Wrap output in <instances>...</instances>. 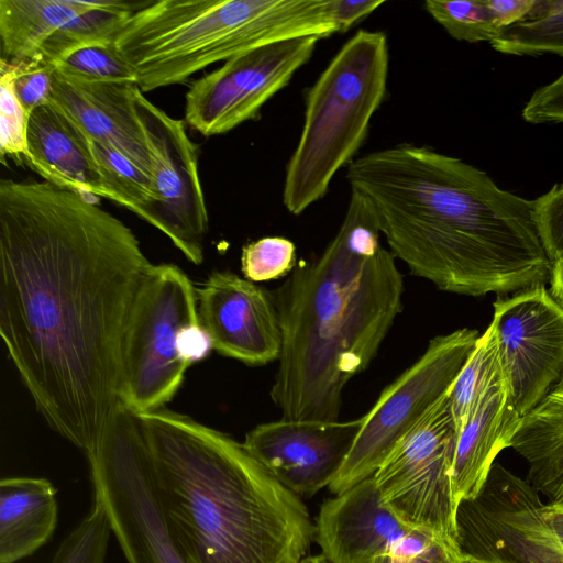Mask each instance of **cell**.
Returning a JSON list of instances; mask_svg holds the SVG:
<instances>
[{"mask_svg":"<svg viewBox=\"0 0 563 563\" xmlns=\"http://www.w3.org/2000/svg\"><path fill=\"white\" fill-rule=\"evenodd\" d=\"M550 292L563 306V257L552 263Z\"/></svg>","mask_w":563,"mask_h":563,"instance_id":"40","label":"cell"},{"mask_svg":"<svg viewBox=\"0 0 563 563\" xmlns=\"http://www.w3.org/2000/svg\"><path fill=\"white\" fill-rule=\"evenodd\" d=\"M334 0H158L130 14L114 45L140 90L186 82L217 62L291 38L341 33Z\"/></svg>","mask_w":563,"mask_h":563,"instance_id":"5","label":"cell"},{"mask_svg":"<svg viewBox=\"0 0 563 563\" xmlns=\"http://www.w3.org/2000/svg\"><path fill=\"white\" fill-rule=\"evenodd\" d=\"M13 66L14 92L30 115L35 109L51 101L55 67L38 58Z\"/></svg>","mask_w":563,"mask_h":563,"instance_id":"33","label":"cell"},{"mask_svg":"<svg viewBox=\"0 0 563 563\" xmlns=\"http://www.w3.org/2000/svg\"><path fill=\"white\" fill-rule=\"evenodd\" d=\"M521 115L532 124L563 123V73L531 95Z\"/></svg>","mask_w":563,"mask_h":563,"instance_id":"34","label":"cell"},{"mask_svg":"<svg viewBox=\"0 0 563 563\" xmlns=\"http://www.w3.org/2000/svg\"><path fill=\"white\" fill-rule=\"evenodd\" d=\"M495 328L479 335L468 360L449 391L451 412L457 433L481 397L501 378Z\"/></svg>","mask_w":563,"mask_h":563,"instance_id":"24","label":"cell"},{"mask_svg":"<svg viewBox=\"0 0 563 563\" xmlns=\"http://www.w3.org/2000/svg\"><path fill=\"white\" fill-rule=\"evenodd\" d=\"M539 236L551 263L563 257V183L532 200Z\"/></svg>","mask_w":563,"mask_h":563,"instance_id":"32","label":"cell"},{"mask_svg":"<svg viewBox=\"0 0 563 563\" xmlns=\"http://www.w3.org/2000/svg\"><path fill=\"white\" fill-rule=\"evenodd\" d=\"M516 437L528 450L563 464V374L542 402L522 419Z\"/></svg>","mask_w":563,"mask_h":563,"instance_id":"26","label":"cell"},{"mask_svg":"<svg viewBox=\"0 0 563 563\" xmlns=\"http://www.w3.org/2000/svg\"><path fill=\"white\" fill-rule=\"evenodd\" d=\"M490 45L507 55L563 56V0H536L528 19L503 30Z\"/></svg>","mask_w":563,"mask_h":563,"instance_id":"23","label":"cell"},{"mask_svg":"<svg viewBox=\"0 0 563 563\" xmlns=\"http://www.w3.org/2000/svg\"><path fill=\"white\" fill-rule=\"evenodd\" d=\"M151 265L84 194L0 180V334L37 411L84 453L121 401L124 329Z\"/></svg>","mask_w":563,"mask_h":563,"instance_id":"1","label":"cell"},{"mask_svg":"<svg viewBox=\"0 0 563 563\" xmlns=\"http://www.w3.org/2000/svg\"><path fill=\"white\" fill-rule=\"evenodd\" d=\"M55 70L92 82H134L136 75L113 43L84 46L60 59Z\"/></svg>","mask_w":563,"mask_h":563,"instance_id":"27","label":"cell"},{"mask_svg":"<svg viewBox=\"0 0 563 563\" xmlns=\"http://www.w3.org/2000/svg\"><path fill=\"white\" fill-rule=\"evenodd\" d=\"M527 479L494 463L478 495L460 501L456 547L462 556L499 563H563V547Z\"/></svg>","mask_w":563,"mask_h":563,"instance_id":"11","label":"cell"},{"mask_svg":"<svg viewBox=\"0 0 563 563\" xmlns=\"http://www.w3.org/2000/svg\"><path fill=\"white\" fill-rule=\"evenodd\" d=\"M500 32L528 19L536 0H485Z\"/></svg>","mask_w":563,"mask_h":563,"instance_id":"36","label":"cell"},{"mask_svg":"<svg viewBox=\"0 0 563 563\" xmlns=\"http://www.w3.org/2000/svg\"><path fill=\"white\" fill-rule=\"evenodd\" d=\"M134 103L154 158L153 199L139 217L162 231L186 258L203 262L209 218L199 177L198 145L186 122L168 115L136 86Z\"/></svg>","mask_w":563,"mask_h":563,"instance_id":"12","label":"cell"},{"mask_svg":"<svg viewBox=\"0 0 563 563\" xmlns=\"http://www.w3.org/2000/svg\"><path fill=\"white\" fill-rule=\"evenodd\" d=\"M435 539L440 538L424 530L411 529L391 547L387 555L397 561L415 559L422 554Z\"/></svg>","mask_w":563,"mask_h":563,"instance_id":"37","label":"cell"},{"mask_svg":"<svg viewBox=\"0 0 563 563\" xmlns=\"http://www.w3.org/2000/svg\"><path fill=\"white\" fill-rule=\"evenodd\" d=\"M456 439L448 393L396 443L373 475L383 500L404 523L455 545Z\"/></svg>","mask_w":563,"mask_h":563,"instance_id":"10","label":"cell"},{"mask_svg":"<svg viewBox=\"0 0 563 563\" xmlns=\"http://www.w3.org/2000/svg\"><path fill=\"white\" fill-rule=\"evenodd\" d=\"M459 329L430 340L420 357L379 395L340 472L329 485L340 495L374 475L396 443L449 393L479 338Z\"/></svg>","mask_w":563,"mask_h":563,"instance_id":"9","label":"cell"},{"mask_svg":"<svg viewBox=\"0 0 563 563\" xmlns=\"http://www.w3.org/2000/svg\"><path fill=\"white\" fill-rule=\"evenodd\" d=\"M365 200L351 191L335 236L272 294L282 352L271 398L282 419L339 420L347 383L365 371L402 310L404 277Z\"/></svg>","mask_w":563,"mask_h":563,"instance_id":"3","label":"cell"},{"mask_svg":"<svg viewBox=\"0 0 563 563\" xmlns=\"http://www.w3.org/2000/svg\"><path fill=\"white\" fill-rule=\"evenodd\" d=\"M362 423V417L345 421L280 419L253 428L243 444L283 486L297 496H311L333 482Z\"/></svg>","mask_w":563,"mask_h":563,"instance_id":"15","label":"cell"},{"mask_svg":"<svg viewBox=\"0 0 563 563\" xmlns=\"http://www.w3.org/2000/svg\"><path fill=\"white\" fill-rule=\"evenodd\" d=\"M319 40L306 36L272 43L234 56L192 81L185 95L186 124L213 136L254 120L311 58Z\"/></svg>","mask_w":563,"mask_h":563,"instance_id":"13","label":"cell"},{"mask_svg":"<svg viewBox=\"0 0 563 563\" xmlns=\"http://www.w3.org/2000/svg\"><path fill=\"white\" fill-rule=\"evenodd\" d=\"M14 66L0 59V153L1 159L26 158V132L30 115L16 98L13 87Z\"/></svg>","mask_w":563,"mask_h":563,"instance_id":"31","label":"cell"},{"mask_svg":"<svg viewBox=\"0 0 563 563\" xmlns=\"http://www.w3.org/2000/svg\"><path fill=\"white\" fill-rule=\"evenodd\" d=\"M199 322L197 289L177 265L152 264L133 300L124 329L120 400L134 413L163 409L181 386V330Z\"/></svg>","mask_w":563,"mask_h":563,"instance_id":"8","label":"cell"},{"mask_svg":"<svg viewBox=\"0 0 563 563\" xmlns=\"http://www.w3.org/2000/svg\"><path fill=\"white\" fill-rule=\"evenodd\" d=\"M388 68L386 34L360 30L308 89L302 131L283 188L290 213L300 214L323 198L336 172L353 162L385 98Z\"/></svg>","mask_w":563,"mask_h":563,"instance_id":"6","label":"cell"},{"mask_svg":"<svg viewBox=\"0 0 563 563\" xmlns=\"http://www.w3.org/2000/svg\"><path fill=\"white\" fill-rule=\"evenodd\" d=\"M346 178L391 254L439 289L503 295L550 282L532 200L477 167L404 143L356 158Z\"/></svg>","mask_w":563,"mask_h":563,"instance_id":"2","label":"cell"},{"mask_svg":"<svg viewBox=\"0 0 563 563\" xmlns=\"http://www.w3.org/2000/svg\"><path fill=\"white\" fill-rule=\"evenodd\" d=\"M197 310L219 354L249 366L279 358V319L272 294L263 287L232 272L214 271L197 289Z\"/></svg>","mask_w":563,"mask_h":563,"instance_id":"16","label":"cell"},{"mask_svg":"<svg viewBox=\"0 0 563 563\" xmlns=\"http://www.w3.org/2000/svg\"><path fill=\"white\" fill-rule=\"evenodd\" d=\"M91 151L111 200L139 216L153 199V179L115 148L90 140Z\"/></svg>","mask_w":563,"mask_h":563,"instance_id":"25","label":"cell"},{"mask_svg":"<svg viewBox=\"0 0 563 563\" xmlns=\"http://www.w3.org/2000/svg\"><path fill=\"white\" fill-rule=\"evenodd\" d=\"M26 163L44 180L111 200L95 161L90 140L53 101L29 118Z\"/></svg>","mask_w":563,"mask_h":563,"instance_id":"19","label":"cell"},{"mask_svg":"<svg viewBox=\"0 0 563 563\" xmlns=\"http://www.w3.org/2000/svg\"><path fill=\"white\" fill-rule=\"evenodd\" d=\"M457 563H479V562L474 559L461 555Z\"/></svg>","mask_w":563,"mask_h":563,"instance_id":"42","label":"cell"},{"mask_svg":"<svg viewBox=\"0 0 563 563\" xmlns=\"http://www.w3.org/2000/svg\"><path fill=\"white\" fill-rule=\"evenodd\" d=\"M178 350L181 358L190 366L206 358L213 350V345L206 329L200 322H195L181 330L178 339Z\"/></svg>","mask_w":563,"mask_h":563,"instance_id":"35","label":"cell"},{"mask_svg":"<svg viewBox=\"0 0 563 563\" xmlns=\"http://www.w3.org/2000/svg\"><path fill=\"white\" fill-rule=\"evenodd\" d=\"M522 419L508 397L501 376L481 397L457 433L452 467L456 507L461 500L478 495L496 456L511 445Z\"/></svg>","mask_w":563,"mask_h":563,"instance_id":"20","label":"cell"},{"mask_svg":"<svg viewBox=\"0 0 563 563\" xmlns=\"http://www.w3.org/2000/svg\"><path fill=\"white\" fill-rule=\"evenodd\" d=\"M424 8L455 40L490 43L500 33L485 0H428Z\"/></svg>","mask_w":563,"mask_h":563,"instance_id":"28","label":"cell"},{"mask_svg":"<svg viewBox=\"0 0 563 563\" xmlns=\"http://www.w3.org/2000/svg\"><path fill=\"white\" fill-rule=\"evenodd\" d=\"M172 532L189 563H300L308 509L227 433L166 409L137 415Z\"/></svg>","mask_w":563,"mask_h":563,"instance_id":"4","label":"cell"},{"mask_svg":"<svg viewBox=\"0 0 563 563\" xmlns=\"http://www.w3.org/2000/svg\"><path fill=\"white\" fill-rule=\"evenodd\" d=\"M92 5L81 0H0L1 59H36L51 36Z\"/></svg>","mask_w":563,"mask_h":563,"instance_id":"22","label":"cell"},{"mask_svg":"<svg viewBox=\"0 0 563 563\" xmlns=\"http://www.w3.org/2000/svg\"><path fill=\"white\" fill-rule=\"evenodd\" d=\"M492 323L508 397L525 418L563 374V306L537 285L498 297Z\"/></svg>","mask_w":563,"mask_h":563,"instance_id":"14","label":"cell"},{"mask_svg":"<svg viewBox=\"0 0 563 563\" xmlns=\"http://www.w3.org/2000/svg\"><path fill=\"white\" fill-rule=\"evenodd\" d=\"M411 529L385 504L372 475L322 504L313 540L331 563H374Z\"/></svg>","mask_w":563,"mask_h":563,"instance_id":"17","label":"cell"},{"mask_svg":"<svg viewBox=\"0 0 563 563\" xmlns=\"http://www.w3.org/2000/svg\"><path fill=\"white\" fill-rule=\"evenodd\" d=\"M460 556L461 554L455 544L442 539H435L422 554L415 559L397 561L388 555H382L374 563H457Z\"/></svg>","mask_w":563,"mask_h":563,"instance_id":"38","label":"cell"},{"mask_svg":"<svg viewBox=\"0 0 563 563\" xmlns=\"http://www.w3.org/2000/svg\"><path fill=\"white\" fill-rule=\"evenodd\" d=\"M542 515L563 547V501L543 504Z\"/></svg>","mask_w":563,"mask_h":563,"instance_id":"39","label":"cell"},{"mask_svg":"<svg viewBox=\"0 0 563 563\" xmlns=\"http://www.w3.org/2000/svg\"><path fill=\"white\" fill-rule=\"evenodd\" d=\"M300 563H331L322 554L319 555H307Z\"/></svg>","mask_w":563,"mask_h":563,"instance_id":"41","label":"cell"},{"mask_svg":"<svg viewBox=\"0 0 563 563\" xmlns=\"http://www.w3.org/2000/svg\"><path fill=\"white\" fill-rule=\"evenodd\" d=\"M93 500L107 517L128 563H189L159 497L136 413L121 401L86 453Z\"/></svg>","mask_w":563,"mask_h":563,"instance_id":"7","label":"cell"},{"mask_svg":"<svg viewBox=\"0 0 563 563\" xmlns=\"http://www.w3.org/2000/svg\"><path fill=\"white\" fill-rule=\"evenodd\" d=\"M296 265V246L283 236H265L242 249L241 271L253 283L288 276Z\"/></svg>","mask_w":563,"mask_h":563,"instance_id":"30","label":"cell"},{"mask_svg":"<svg viewBox=\"0 0 563 563\" xmlns=\"http://www.w3.org/2000/svg\"><path fill=\"white\" fill-rule=\"evenodd\" d=\"M111 533L102 506L93 500L90 511L60 542L51 563H104Z\"/></svg>","mask_w":563,"mask_h":563,"instance_id":"29","label":"cell"},{"mask_svg":"<svg viewBox=\"0 0 563 563\" xmlns=\"http://www.w3.org/2000/svg\"><path fill=\"white\" fill-rule=\"evenodd\" d=\"M134 82H92L54 71L51 101L91 141L125 155L153 179L154 158L134 103Z\"/></svg>","mask_w":563,"mask_h":563,"instance_id":"18","label":"cell"},{"mask_svg":"<svg viewBox=\"0 0 563 563\" xmlns=\"http://www.w3.org/2000/svg\"><path fill=\"white\" fill-rule=\"evenodd\" d=\"M58 520L57 490L43 477L0 481V563L30 556L53 536Z\"/></svg>","mask_w":563,"mask_h":563,"instance_id":"21","label":"cell"}]
</instances>
